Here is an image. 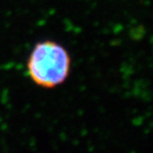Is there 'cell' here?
Returning a JSON list of instances; mask_svg holds the SVG:
<instances>
[{
    "label": "cell",
    "mask_w": 153,
    "mask_h": 153,
    "mask_svg": "<svg viewBox=\"0 0 153 153\" xmlns=\"http://www.w3.org/2000/svg\"><path fill=\"white\" fill-rule=\"evenodd\" d=\"M70 70V53L56 41L38 42L27 60L30 79L43 89H54L64 84L69 76Z\"/></svg>",
    "instance_id": "cell-1"
}]
</instances>
